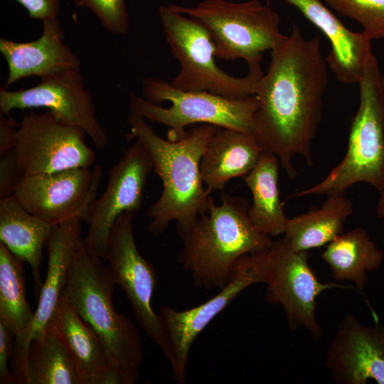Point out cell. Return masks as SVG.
<instances>
[{"instance_id":"cell-1","label":"cell","mask_w":384,"mask_h":384,"mask_svg":"<svg viewBox=\"0 0 384 384\" xmlns=\"http://www.w3.org/2000/svg\"><path fill=\"white\" fill-rule=\"evenodd\" d=\"M328 68L320 36L306 38L293 24L285 41L271 51L267 72L255 87L258 106L252 134L292 180L297 175L294 156L314 164L311 147L322 117Z\"/></svg>"},{"instance_id":"cell-2","label":"cell","mask_w":384,"mask_h":384,"mask_svg":"<svg viewBox=\"0 0 384 384\" xmlns=\"http://www.w3.org/2000/svg\"><path fill=\"white\" fill-rule=\"evenodd\" d=\"M127 122V139L134 138L145 146L163 184L160 197L147 210L148 230L159 235L175 220L180 235L208 210L212 197L204 187L200 165L208 142L220 127L201 124L181 139L171 141L159 137L139 115L130 112Z\"/></svg>"},{"instance_id":"cell-3","label":"cell","mask_w":384,"mask_h":384,"mask_svg":"<svg viewBox=\"0 0 384 384\" xmlns=\"http://www.w3.org/2000/svg\"><path fill=\"white\" fill-rule=\"evenodd\" d=\"M249 206L244 198L223 193L220 205L212 198L208 212L180 235L183 247L179 262L196 286L223 289L238 259L273 244L271 237L259 233L250 223Z\"/></svg>"},{"instance_id":"cell-4","label":"cell","mask_w":384,"mask_h":384,"mask_svg":"<svg viewBox=\"0 0 384 384\" xmlns=\"http://www.w3.org/2000/svg\"><path fill=\"white\" fill-rule=\"evenodd\" d=\"M116 282L110 267L80 242L63 294L101 341L121 384H134L144 356L137 326L116 311Z\"/></svg>"},{"instance_id":"cell-5","label":"cell","mask_w":384,"mask_h":384,"mask_svg":"<svg viewBox=\"0 0 384 384\" xmlns=\"http://www.w3.org/2000/svg\"><path fill=\"white\" fill-rule=\"evenodd\" d=\"M360 102L351 122L346 154L319 183L292 195L345 193L364 182L384 190V79L376 56H369L358 82Z\"/></svg>"},{"instance_id":"cell-6","label":"cell","mask_w":384,"mask_h":384,"mask_svg":"<svg viewBox=\"0 0 384 384\" xmlns=\"http://www.w3.org/2000/svg\"><path fill=\"white\" fill-rule=\"evenodd\" d=\"M142 93L144 97L129 94L130 112L169 127V140L181 139L187 132L186 127L194 124L253 132L258 106L255 95L230 99L206 91H185L153 77L142 81Z\"/></svg>"},{"instance_id":"cell-7","label":"cell","mask_w":384,"mask_h":384,"mask_svg":"<svg viewBox=\"0 0 384 384\" xmlns=\"http://www.w3.org/2000/svg\"><path fill=\"white\" fill-rule=\"evenodd\" d=\"M171 5L206 26L215 43L216 58L243 59L248 69H262V53L274 50L287 37L280 30L279 14L260 0H203L191 7Z\"/></svg>"},{"instance_id":"cell-8","label":"cell","mask_w":384,"mask_h":384,"mask_svg":"<svg viewBox=\"0 0 384 384\" xmlns=\"http://www.w3.org/2000/svg\"><path fill=\"white\" fill-rule=\"evenodd\" d=\"M159 14L166 41L180 66L170 82L174 87L209 92L230 99L254 95L264 74L262 69H249L241 78L230 75L216 64L215 43L202 23L176 11L171 4L161 6Z\"/></svg>"},{"instance_id":"cell-9","label":"cell","mask_w":384,"mask_h":384,"mask_svg":"<svg viewBox=\"0 0 384 384\" xmlns=\"http://www.w3.org/2000/svg\"><path fill=\"white\" fill-rule=\"evenodd\" d=\"M269 249L238 259L226 285L204 303L184 311L168 305L160 307L159 314L169 341L168 361L177 383H185L191 347L206 326L246 288L257 283H268L272 272Z\"/></svg>"},{"instance_id":"cell-10","label":"cell","mask_w":384,"mask_h":384,"mask_svg":"<svg viewBox=\"0 0 384 384\" xmlns=\"http://www.w3.org/2000/svg\"><path fill=\"white\" fill-rule=\"evenodd\" d=\"M135 214L125 212L117 218L108 238L105 259L116 284L124 292L139 324L169 360V337L159 314L152 306L157 274L137 249L133 231Z\"/></svg>"},{"instance_id":"cell-11","label":"cell","mask_w":384,"mask_h":384,"mask_svg":"<svg viewBox=\"0 0 384 384\" xmlns=\"http://www.w3.org/2000/svg\"><path fill=\"white\" fill-rule=\"evenodd\" d=\"M86 135L49 110L23 114L13 149L17 165L24 176L92 167L96 156Z\"/></svg>"},{"instance_id":"cell-12","label":"cell","mask_w":384,"mask_h":384,"mask_svg":"<svg viewBox=\"0 0 384 384\" xmlns=\"http://www.w3.org/2000/svg\"><path fill=\"white\" fill-rule=\"evenodd\" d=\"M102 176L98 164L24 176L13 196L26 210L53 225L73 218L86 222Z\"/></svg>"},{"instance_id":"cell-13","label":"cell","mask_w":384,"mask_h":384,"mask_svg":"<svg viewBox=\"0 0 384 384\" xmlns=\"http://www.w3.org/2000/svg\"><path fill=\"white\" fill-rule=\"evenodd\" d=\"M269 251L272 272L266 300L282 306L291 329L303 327L321 338L323 331L316 318L318 296L330 289L355 287L321 282L309 265L308 251L294 250L285 237L274 242Z\"/></svg>"},{"instance_id":"cell-14","label":"cell","mask_w":384,"mask_h":384,"mask_svg":"<svg viewBox=\"0 0 384 384\" xmlns=\"http://www.w3.org/2000/svg\"><path fill=\"white\" fill-rule=\"evenodd\" d=\"M45 107L63 122L80 128L97 148L110 142L100 122L90 92L85 89L80 70L41 78L33 87L18 91L0 90V112Z\"/></svg>"},{"instance_id":"cell-15","label":"cell","mask_w":384,"mask_h":384,"mask_svg":"<svg viewBox=\"0 0 384 384\" xmlns=\"http://www.w3.org/2000/svg\"><path fill=\"white\" fill-rule=\"evenodd\" d=\"M152 170L150 154L139 140L124 150L110 169L107 187L94 202L86 220L89 228L84 243L90 253L105 258L115 220L123 213L140 210L147 178Z\"/></svg>"},{"instance_id":"cell-16","label":"cell","mask_w":384,"mask_h":384,"mask_svg":"<svg viewBox=\"0 0 384 384\" xmlns=\"http://www.w3.org/2000/svg\"><path fill=\"white\" fill-rule=\"evenodd\" d=\"M80 218L55 225L47 241L48 266L38 293L36 310L26 335L15 340L11 358L12 372L17 376L23 367L29 344L42 338L55 313L67 285L81 238Z\"/></svg>"},{"instance_id":"cell-17","label":"cell","mask_w":384,"mask_h":384,"mask_svg":"<svg viewBox=\"0 0 384 384\" xmlns=\"http://www.w3.org/2000/svg\"><path fill=\"white\" fill-rule=\"evenodd\" d=\"M326 366L343 384H384V324L368 326L353 314L341 321L329 346Z\"/></svg>"},{"instance_id":"cell-18","label":"cell","mask_w":384,"mask_h":384,"mask_svg":"<svg viewBox=\"0 0 384 384\" xmlns=\"http://www.w3.org/2000/svg\"><path fill=\"white\" fill-rule=\"evenodd\" d=\"M42 23V34L35 41L0 39V52L9 70L3 88L33 75L43 78L81 70L78 58L64 43V31L58 19Z\"/></svg>"},{"instance_id":"cell-19","label":"cell","mask_w":384,"mask_h":384,"mask_svg":"<svg viewBox=\"0 0 384 384\" xmlns=\"http://www.w3.org/2000/svg\"><path fill=\"white\" fill-rule=\"evenodd\" d=\"M294 6L328 38L331 50L326 56L329 68L345 84L358 83L373 53L371 40L363 32L348 29L322 0H281Z\"/></svg>"},{"instance_id":"cell-20","label":"cell","mask_w":384,"mask_h":384,"mask_svg":"<svg viewBox=\"0 0 384 384\" xmlns=\"http://www.w3.org/2000/svg\"><path fill=\"white\" fill-rule=\"evenodd\" d=\"M50 324L67 346L81 384H121L101 341L63 294Z\"/></svg>"},{"instance_id":"cell-21","label":"cell","mask_w":384,"mask_h":384,"mask_svg":"<svg viewBox=\"0 0 384 384\" xmlns=\"http://www.w3.org/2000/svg\"><path fill=\"white\" fill-rule=\"evenodd\" d=\"M263 150L252 133L219 128L203 155L200 169L206 189L222 191L232 178L244 177L257 164Z\"/></svg>"},{"instance_id":"cell-22","label":"cell","mask_w":384,"mask_h":384,"mask_svg":"<svg viewBox=\"0 0 384 384\" xmlns=\"http://www.w3.org/2000/svg\"><path fill=\"white\" fill-rule=\"evenodd\" d=\"M53 226L26 210L14 196L0 200V242L29 265L38 294L43 252Z\"/></svg>"},{"instance_id":"cell-23","label":"cell","mask_w":384,"mask_h":384,"mask_svg":"<svg viewBox=\"0 0 384 384\" xmlns=\"http://www.w3.org/2000/svg\"><path fill=\"white\" fill-rule=\"evenodd\" d=\"M279 164L276 156L263 151L255 167L243 177L252 197L248 218L259 233L270 237L284 234L289 219L280 200Z\"/></svg>"},{"instance_id":"cell-24","label":"cell","mask_w":384,"mask_h":384,"mask_svg":"<svg viewBox=\"0 0 384 384\" xmlns=\"http://www.w3.org/2000/svg\"><path fill=\"white\" fill-rule=\"evenodd\" d=\"M329 265L333 279L353 283L362 292L367 282V272L378 269L383 253L363 228H356L337 236L321 255Z\"/></svg>"},{"instance_id":"cell-25","label":"cell","mask_w":384,"mask_h":384,"mask_svg":"<svg viewBox=\"0 0 384 384\" xmlns=\"http://www.w3.org/2000/svg\"><path fill=\"white\" fill-rule=\"evenodd\" d=\"M352 201L344 193L326 196L321 207L289 218L284 237L297 251H308L328 245L343 233V225L352 214Z\"/></svg>"},{"instance_id":"cell-26","label":"cell","mask_w":384,"mask_h":384,"mask_svg":"<svg viewBox=\"0 0 384 384\" xmlns=\"http://www.w3.org/2000/svg\"><path fill=\"white\" fill-rule=\"evenodd\" d=\"M17 382L20 384H81L72 356L53 324H49L42 338L29 344Z\"/></svg>"},{"instance_id":"cell-27","label":"cell","mask_w":384,"mask_h":384,"mask_svg":"<svg viewBox=\"0 0 384 384\" xmlns=\"http://www.w3.org/2000/svg\"><path fill=\"white\" fill-rule=\"evenodd\" d=\"M23 262L0 242V321L23 338L32 324L34 311L26 296Z\"/></svg>"},{"instance_id":"cell-28","label":"cell","mask_w":384,"mask_h":384,"mask_svg":"<svg viewBox=\"0 0 384 384\" xmlns=\"http://www.w3.org/2000/svg\"><path fill=\"white\" fill-rule=\"evenodd\" d=\"M343 16L357 22L371 40L384 38V0H322Z\"/></svg>"},{"instance_id":"cell-29","label":"cell","mask_w":384,"mask_h":384,"mask_svg":"<svg viewBox=\"0 0 384 384\" xmlns=\"http://www.w3.org/2000/svg\"><path fill=\"white\" fill-rule=\"evenodd\" d=\"M75 6L87 7L110 33L124 34L129 29V18L124 0H73Z\"/></svg>"},{"instance_id":"cell-30","label":"cell","mask_w":384,"mask_h":384,"mask_svg":"<svg viewBox=\"0 0 384 384\" xmlns=\"http://www.w3.org/2000/svg\"><path fill=\"white\" fill-rule=\"evenodd\" d=\"M23 176L13 149L0 155V200L13 196Z\"/></svg>"},{"instance_id":"cell-31","label":"cell","mask_w":384,"mask_h":384,"mask_svg":"<svg viewBox=\"0 0 384 384\" xmlns=\"http://www.w3.org/2000/svg\"><path fill=\"white\" fill-rule=\"evenodd\" d=\"M13 332L0 321V383L16 384L17 380L9 368L14 347Z\"/></svg>"},{"instance_id":"cell-32","label":"cell","mask_w":384,"mask_h":384,"mask_svg":"<svg viewBox=\"0 0 384 384\" xmlns=\"http://www.w3.org/2000/svg\"><path fill=\"white\" fill-rule=\"evenodd\" d=\"M26 11L30 18L42 22L57 20L60 14V0H15Z\"/></svg>"},{"instance_id":"cell-33","label":"cell","mask_w":384,"mask_h":384,"mask_svg":"<svg viewBox=\"0 0 384 384\" xmlns=\"http://www.w3.org/2000/svg\"><path fill=\"white\" fill-rule=\"evenodd\" d=\"M18 124L9 114L0 112V155L14 149Z\"/></svg>"},{"instance_id":"cell-34","label":"cell","mask_w":384,"mask_h":384,"mask_svg":"<svg viewBox=\"0 0 384 384\" xmlns=\"http://www.w3.org/2000/svg\"><path fill=\"white\" fill-rule=\"evenodd\" d=\"M382 73L384 79V70ZM376 213L378 217L384 218V190L380 193Z\"/></svg>"}]
</instances>
